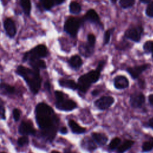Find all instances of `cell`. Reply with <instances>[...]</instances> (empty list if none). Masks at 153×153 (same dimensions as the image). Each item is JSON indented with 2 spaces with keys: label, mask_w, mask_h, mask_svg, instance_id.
<instances>
[{
  "label": "cell",
  "mask_w": 153,
  "mask_h": 153,
  "mask_svg": "<svg viewBox=\"0 0 153 153\" xmlns=\"http://www.w3.org/2000/svg\"><path fill=\"white\" fill-rule=\"evenodd\" d=\"M0 90L6 94H11L15 92V88L6 83L0 84Z\"/></svg>",
  "instance_id": "d6986e66"
},
{
  "label": "cell",
  "mask_w": 153,
  "mask_h": 153,
  "mask_svg": "<svg viewBox=\"0 0 153 153\" xmlns=\"http://www.w3.org/2000/svg\"><path fill=\"white\" fill-rule=\"evenodd\" d=\"M148 65L146 64L139 66L130 67L127 68V71L133 78H137L142 72L148 68Z\"/></svg>",
  "instance_id": "7c38bea8"
},
{
  "label": "cell",
  "mask_w": 153,
  "mask_h": 153,
  "mask_svg": "<svg viewBox=\"0 0 153 153\" xmlns=\"http://www.w3.org/2000/svg\"><path fill=\"white\" fill-rule=\"evenodd\" d=\"M51 153H60V152H58L57 151H53L51 152Z\"/></svg>",
  "instance_id": "f6af8a7d"
},
{
  "label": "cell",
  "mask_w": 153,
  "mask_h": 153,
  "mask_svg": "<svg viewBox=\"0 0 153 153\" xmlns=\"http://www.w3.org/2000/svg\"><path fill=\"white\" fill-rule=\"evenodd\" d=\"M148 124H149V126L153 129V117H152V118H151V119L149 120Z\"/></svg>",
  "instance_id": "ab89813d"
},
{
  "label": "cell",
  "mask_w": 153,
  "mask_h": 153,
  "mask_svg": "<svg viewBox=\"0 0 153 153\" xmlns=\"http://www.w3.org/2000/svg\"><path fill=\"white\" fill-rule=\"evenodd\" d=\"M40 2L44 8L47 10H50L54 4L53 0H40Z\"/></svg>",
  "instance_id": "4316f807"
},
{
  "label": "cell",
  "mask_w": 153,
  "mask_h": 153,
  "mask_svg": "<svg viewBox=\"0 0 153 153\" xmlns=\"http://www.w3.org/2000/svg\"><path fill=\"white\" fill-rule=\"evenodd\" d=\"M47 48L44 45H38L24 54L23 61L25 62L30 59L44 57L47 56Z\"/></svg>",
  "instance_id": "5b68a950"
},
{
  "label": "cell",
  "mask_w": 153,
  "mask_h": 153,
  "mask_svg": "<svg viewBox=\"0 0 153 153\" xmlns=\"http://www.w3.org/2000/svg\"><path fill=\"white\" fill-rule=\"evenodd\" d=\"M121 142V139L119 137L114 138L109 143V148L112 150H114L117 148V146L120 145Z\"/></svg>",
  "instance_id": "83f0119b"
},
{
  "label": "cell",
  "mask_w": 153,
  "mask_h": 153,
  "mask_svg": "<svg viewBox=\"0 0 153 153\" xmlns=\"http://www.w3.org/2000/svg\"><path fill=\"white\" fill-rule=\"evenodd\" d=\"M81 145L84 149L89 151H93L96 149V145L93 140L88 137L83 138Z\"/></svg>",
  "instance_id": "5bb4252c"
},
{
  "label": "cell",
  "mask_w": 153,
  "mask_h": 153,
  "mask_svg": "<svg viewBox=\"0 0 153 153\" xmlns=\"http://www.w3.org/2000/svg\"><path fill=\"white\" fill-rule=\"evenodd\" d=\"M53 1L56 4H60L64 1V0H53Z\"/></svg>",
  "instance_id": "60d3db41"
},
{
  "label": "cell",
  "mask_w": 153,
  "mask_h": 153,
  "mask_svg": "<svg viewBox=\"0 0 153 153\" xmlns=\"http://www.w3.org/2000/svg\"><path fill=\"white\" fill-rule=\"evenodd\" d=\"M134 3V0H120V4L123 8L131 7Z\"/></svg>",
  "instance_id": "f1b7e54d"
},
{
  "label": "cell",
  "mask_w": 153,
  "mask_h": 153,
  "mask_svg": "<svg viewBox=\"0 0 153 153\" xmlns=\"http://www.w3.org/2000/svg\"><path fill=\"white\" fill-rule=\"evenodd\" d=\"M146 13L148 16L153 17V2H151L148 5L146 10Z\"/></svg>",
  "instance_id": "1f68e13d"
},
{
  "label": "cell",
  "mask_w": 153,
  "mask_h": 153,
  "mask_svg": "<svg viewBox=\"0 0 153 153\" xmlns=\"http://www.w3.org/2000/svg\"><path fill=\"white\" fill-rule=\"evenodd\" d=\"M98 93H99L98 90H94V91L92 92V94H93V95H94V96L97 95Z\"/></svg>",
  "instance_id": "7bdbcfd3"
},
{
  "label": "cell",
  "mask_w": 153,
  "mask_h": 153,
  "mask_svg": "<svg viewBox=\"0 0 153 153\" xmlns=\"http://www.w3.org/2000/svg\"><path fill=\"white\" fill-rule=\"evenodd\" d=\"M143 3H148L150 2V0H140Z\"/></svg>",
  "instance_id": "ee69618b"
},
{
  "label": "cell",
  "mask_w": 153,
  "mask_h": 153,
  "mask_svg": "<svg viewBox=\"0 0 153 153\" xmlns=\"http://www.w3.org/2000/svg\"><path fill=\"white\" fill-rule=\"evenodd\" d=\"M142 32V27L130 28L126 31L125 36L130 39H131L135 42H138L140 39Z\"/></svg>",
  "instance_id": "9c48e42d"
},
{
  "label": "cell",
  "mask_w": 153,
  "mask_h": 153,
  "mask_svg": "<svg viewBox=\"0 0 153 153\" xmlns=\"http://www.w3.org/2000/svg\"><path fill=\"white\" fill-rule=\"evenodd\" d=\"M20 4L23 11L26 15H29L31 10V3L30 0H20Z\"/></svg>",
  "instance_id": "cb8c5ba5"
},
{
  "label": "cell",
  "mask_w": 153,
  "mask_h": 153,
  "mask_svg": "<svg viewBox=\"0 0 153 153\" xmlns=\"http://www.w3.org/2000/svg\"><path fill=\"white\" fill-rule=\"evenodd\" d=\"M114 85L118 89L125 88L128 86V81L125 76H118L114 79Z\"/></svg>",
  "instance_id": "4fadbf2b"
},
{
  "label": "cell",
  "mask_w": 153,
  "mask_h": 153,
  "mask_svg": "<svg viewBox=\"0 0 153 153\" xmlns=\"http://www.w3.org/2000/svg\"><path fill=\"white\" fill-rule=\"evenodd\" d=\"M35 115L42 136L48 140L53 139L58 126V119L53 109L46 103H40L36 107Z\"/></svg>",
  "instance_id": "6da1fadb"
},
{
  "label": "cell",
  "mask_w": 153,
  "mask_h": 153,
  "mask_svg": "<svg viewBox=\"0 0 153 153\" xmlns=\"http://www.w3.org/2000/svg\"><path fill=\"white\" fill-rule=\"evenodd\" d=\"M13 115L14 120L17 121L20 117V111L18 109H14L13 111Z\"/></svg>",
  "instance_id": "e575fe53"
},
{
  "label": "cell",
  "mask_w": 153,
  "mask_h": 153,
  "mask_svg": "<svg viewBox=\"0 0 153 153\" xmlns=\"http://www.w3.org/2000/svg\"><path fill=\"white\" fill-rule=\"evenodd\" d=\"M68 125L71 128L72 131L76 134H81L85 131V128L81 127L75 121L70 120L68 121Z\"/></svg>",
  "instance_id": "e0dca14e"
},
{
  "label": "cell",
  "mask_w": 153,
  "mask_h": 153,
  "mask_svg": "<svg viewBox=\"0 0 153 153\" xmlns=\"http://www.w3.org/2000/svg\"><path fill=\"white\" fill-rule=\"evenodd\" d=\"M112 1H113V2H115L117 0H111Z\"/></svg>",
  "instance_id": "7dc6e473"
},
{
  "label": "cell",
  "mask_w": 153,
  "mask_h": 153,
  "mask_svg": "<svg viewBox=\"0 0 153 153\" xmlns=\"http://www.w3.org/2000/svg\"><path fill=\"white\" fill-rule=\"evenodd\" d=\"M28 143H29V139L27 138V137H26L25 136L19 137L18 139V141H17V143L20 146H25V145L28 144Z\"/></svg>",
  "instance_id": "4dcf8cb0"
},
{
  "label": "cell",
  "mask_w": 153,
  "mask_h": 153,
  "mask_svg": "<svg viewBox=\"0 0 153 153\" xmlns=\"http://www.w3.org/2000/svg\"><path fill=\"white\" fill-rule=\"evenodd\" d=\"M114 102V99L111 96H103L94 102V104L97 108L100 109L104 110L109 108Z\"/></svg>",
  "instance_id": "52a82bcc"
},
{
  "label": "cell",
  "mask_w": 153,
  "mask_h": 153,
  "mask_svg": "<svg viewBox=\"0 0 153 153\" xmlns=\"http://www.w3.org/2000/svg\"><path fill=\"white\" fill-rule=\"evenodd\" d=\"M151 53H152V56H153V47H152V51H151Z\"/></svg>",
  "instance_id": "bcb514c9"
},
{
  "label": "cell",
  "mask_w": 153,
  "mask_h": 153,
  "mask_svg": "<svg viewBox=\"0 0 153 153\" xmlns=\"http://www.w3.org/2000/svg\"><path fill=\"white\" fill-rule=\"evenodd\" d=\"M93 139L100 145H104L108 141V137L103 133L93 132L91 133Z\"/></svg>",
  "instance_id": "2e32d148"
},
{
  "label": "cell",
  "mask_w": 153,
  "mask_h": 153,
  "mask_svg": "<svg viewBox=\"0 0 153 153\" xmlns=\"http://www.w3.org/2000/svg\"><path fill=\"white\" fill-rule=\"evenodd\" d=\"M91 48L92 47H91L88 44H85L84 45H81L79 49L81 54L84 56H89L92 53Z\"/></svg>",
  "instance_id": "603a6c76"
},
{
  "label": "cell",
  "mask_w": 153,
  "mask_h": 153,
  "mask_svg": "<svg viewBox=\"0 0 153 153\" xmlns=\"http://www.w3.org/2000/svg\"><path fill=\"white\" fill-rule=\"evenodd\" d=\"M87 40H88V44L91 47H94V45L95 44L96 38L94 35L93 34H89L87 36Z\"/></svg>",
  "instance_id": "d6a6232c"
},
{
  "label": "cell",
  "mask_w": 153,
  "mask_h": 153,
  "mask_svg": "<svg viewBox=\"0 0 153 153\" xmlns=\"http://www.w3.org/2000/svg\"><path fill=\"white\" fill-rule=\"evenodd\" d=\"M145 102V97L141 93H135L131 95L130 103L134 108H140Z\"/></svg>",
  "instance_id": "30bf717a"
},
{
  "label": "cell",
  "mask_w": 153,
  "mask_h": 153,
  "mask_svg": "<svg viewBox=\"0 0 153 153\" xmlns=\"http://www.w3.org/2000/svg\"><path fill=\"white\" fill-rule=\"evenodd\" d=\"M70 12L74 14H78L81 11V6L76 2H72L69 5Z\"/></svg>",
  "instance_id": "484cf974"
},
{
  "label": "cell",
  "mask_w": 153,
  "mask_h": 153,
  "mask_svg": "<svg viewBox=\"0 0 153 153\" xmlns=\"http://www.w3.org/2000/svg\"><path fill=\"white\" fill-rule=\"evenodd\" d=\"M134 144V142L132 140H126L121 145L119 146L117 149L118 153H123L127 150L129 149Z\"/></svg>",
  "instance_id": "7402d4cb"
},
{
  "label": "cell",
  "mask_w": 153,
  "mask_h": 153,
  "mask_svg": "<svg viewBox=\"0 0 153 153\" xmlns=\"http://www.w3.org/2000/svg\"><path fill=\"white\" fill-rule=\"evenodd\" d=\"M148 100H149V102L151 103V105H152L153 106V94H151L149 96Z\"/></svg>",
  "instance_id": "f35d334b"
},
{
  "label": "cell",
  "mask_w": 153,
  "mask_h": 153,
  "mask_svg": "<svg viewBox=\"0 0 153 153\" xmlns=\"http://www.w3.org/2000/svg\"><path fill=\"white\" fill-rule=\"evenodd\" d=\"M152 47H153V42L151 41H148L144 44L143 49L146 53H149L152 51Z\"/></svg>",
  "instance_id": "f546056e"
},
{
  "label": "cell",
  "mask_w": 153,
  "mask_h": 153,
  "mask_svg": "<svg viewBox=\"0 0 153 153\" xmlns=\"http://www.w3.org/2000/svg\"><path fill=\"white\" fill-rule=\"evenodd\" d=\"M60 132L62 133V134H66L67 132H68V130L67 128L65 127H62L60 129Z\"/></svg>",
  "instance_id": "74e56055"
},
{
  "label": "cell",
  "mask_w": 153,
  "mask_h": 153,
  "mask_svg": "<svg viewBox=\"0 0 153 153\" xmlns=\"http://www.w3.org/2000/svg\"><path fill=\"white\" fill-rule=\"evenodd\" d=\"M110 36H111V33L109 30H106L105 36H104V43L105 44H108L109 42V41L110 39Z\"/></svg>",
  "instance_id": "d590c367"
},
{
  "label": "cell",
  "mask_w": 153,
  "mask_h": 153,
  "mask_svg": "<svg viewBox=\"0 0 153 153\" xmlns=\"http://www.w3.org/2000/svg\"><path fill=\"white\" fill-rule=\"evenodd\" d=\"M28 60L29 65L33 69L39 71L41 69L46 68L45 62L40 59H30Z\"/></svg>",
  "instance_id": "9a60e30c"
},
{
  "label": "cell",
  "mask_w": 153,
  "mask_h": 153,
  "mask_svg": "<svg viewBox=\"0 0 153 153\" xmlns=\"http://www.w3.org/2000/svg\"><path fill=\"white\" fill-rule=\"evenodd\" d=\"M55 97L56 99V106L59 110L69 111L76 107V103L72 100L66 99L64 94L61 91H55Z\"/></svg>",
  "instance_id": "277c9868"
},
{
  "label": "cell",
  "mask_w": 153,
  "mask_h": 153,
  "mask_svg": "<svg viewBox=\"0 0 153 153\" xmlns=\"http://www.w3.org/2000/svg\"><path fill=\"white\" fill-rule=\"evenodd\" d=\"M104 64H105V63H104L103 62H100V63H99V65H98L97 67L96 71L100 72V71L102 69V68H103V67Z\"/></svg>",
  "instance_id": "8d00e7d4"
},
{
  "label": "cell",
  "mask_w": 153,
  "mask_h": 153,
  "mask_svg": "<svg viewBox=\"0 0 153 153\" xmlns=\"http://www.w3.org/2000/svg\"><path fill=\"white\" fill-rule=\"evenodd\" d=\"M0 118L4 120L5 118V108L3 102L0 99Z\"/></svg>",
  "instance_id": "836d02e7"
},
{
  "label": "cell",
  "mask_w": 153,
  "mask_h": 153,
  "mask_svg": "<svg viewBox=\"0 0 153 153\" xmlns=\"http://www.w3.org/2000/svg\"><path fill=\"white\" fill-rule=\"evenodd\" d=\"M19 131L23 135H34L36 133V130L30 121H22L19 127Z\"/></svg>",
  "instance_id": "ba28073f"
},
{
  "label": "cell",
  "mask_w": 153,
  "mask_h": 153,
  "mask_svg": "<svg viewBox=\"0 0 153 153\" xmlns=\"http://www.w3.org/2000/svg\"><path fill=\"white\" fill-rule=\"evenodd\" d=\"M16 72L25 80L30 91L33 94H36L39 91L42 81L39 71L19 66L17 68Z\"/></svg>",
  "instance_id": "7a4b0ae2"
},
{
  "label": "cell",
  "mask_w": 153,
  "mask_h": 153,
  "mask_svg": "<svg viewBox=\"0 0 153 153\" xmlns=\"http://www.w3.org/2000/svg\"><path fill=\"white\" fill-rule=\"evenodd\" d=\"M4 26L5 32L9 37L13 38L15 36L16 33V27L12 19L10 18L6 19L4 22Z\"/></svg>",
  "instance_id": "8fae6325"
},
{
  "label": "cell",
  "mask_w": 153,
  "mask_h": 153,
  "mask_svg": "<svg viewBox=\"0 0 153 153\" xmlns=\"http://www.w3.org/2000/svg\"><path fill=\"white\" fill-rule=\"evenodd\" d=\"M85 18L91 22H97L99 19V16L94 10H88L85 16Z\"/></svg>",
  "instance_id": "ffe728a7"
},
{
  "label": "cell",
  "mask_w": 153,
  "mask_h": 153,
  "mask_svg": "<svg viewBox=\"0 0 153 153\" xmlns=\"http://www.w3.org/2000/svg\"><path fill=\"white\" fill-rule=\"evenodd\" d=\"M1 153H5V152H1Z\"/></svg>",
  "instance_id": "c3c4849f"
},
{
  "label": "cell",
  "mask_w": 153,
  "mask_h": 153,
  "mask_svg": "<svg viewBox=\"0 0 153 153\" xmlns=\"http://www.w3.org/2000/svg\"><path fill=\"white\" fill-rule=\"evenodd\" d=\"M153 148V137L151 138L149 140L143 142L142 149L143 152H148L151 151Z\"/></svg>",
  "instance_id": "d4e9b609"
},
{
  "label": "cell",
  "mask_w": 153,
  "mask_h": 153,
  "mask_svg": "<svg viewBox=\"0 0 153 153\" xmlns=\"http://www.w3.org/2000/svg\"><path fill=\"white\" fill-rule=\"evenodd\" d=\"M59 84L63 87L75 90L77 88V84L73 80L62 79L59 81Z\"/></svg>",
  "instance_id": "ac0fdd59"
},
{
  "label": "cell",
  "mask_w": 153,
  "mask_h": 153,
  "mask_svg": "<svg viewBox=\"0 0 153 153\" xmlns=\"http://www.w3.org/2000/svg\"><path fill=\"white\" fill-rule=\"evenodd\" d=\"M100 76V72L97 71H91L85 75L81 76L78 79L77 87L82 92H85L91 83L96 82Z\"/></svg>",
  "instance_id": "3957f363"
},
{
  "label": "cell",
  "mask_w": 153,
  "mask_h": 153,
  "mask_svg": "<svg viewBox=\"0 0 153 153\" xmlns=\"http://www.w3.org/2000/svg\"><path fill=\"white\" fill-rule=\"evenodd\" d=\"M70 65L75 69L79 68L82 65V60L78 56H74L71 57L69 60Z\"/></svg>",
  "instance_id": "44dd1931"
},
{
  "label": "cell",
  "mask_w": 153,
  "mask_h": 153,
  "mask_svg": "<svg viewBox=\"0 0 153 153\" xmlns=\"http://www.w3.org/2000/svg\"><path fill=\"white\" fill-rule=\"evenodd\" d=\"M9 1H10V0H1V2L4 5H6Z\"/></svg>",
  "instance_id": "b9f144b4"
},
{
  "label": "cell",
  "mask_w": 153,
  "mask_h": 153,
  "mask_svg": "<svg viewBox=\"0 0 153 153\" xmlns=\"http://www.w3.org/2000/svg\"><path fill=\"white\" fill-rule=\"evenodd\" d=\"M80 26V22L78 19L75 18H69L68 19L64 26L65 30L72 36H75Z\"/></svg>",
  "instance_id": "8992f818"
}]
</instances>
